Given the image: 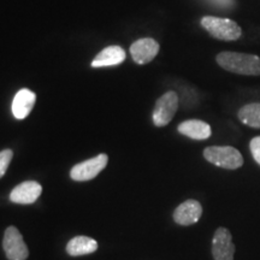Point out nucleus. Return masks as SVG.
I'll use <instances>...</instances> for the list:
<instances>
[{
  "mask_svg": "<svg viewBox=\"0 0 260 260\" xmlns=\"http://www.w3.org/2000/svg\"><path fill=\"white\" fill-rule=\"evenodd\" d=\"M216 59L220 68L230 73L245 75V76L260 75V58L254 54L222 52L216 57Z\"/></svg>",
  "mask_w": 260,
  "mask_h": 260,
  "instance_id": "nucleus-1",
  "label": "nucleus"
},
{
  "mask_svg": "<svg viewBox=\"0 0 260 260\" xmlns=\"http://www.w3.org/2000/svg\"><path fill=\"white\" fill-rule=\"evenodd\" d=\"M201 27L207 30L214 39L223 41H235L242 35V30L236 22L229 18L205 16L201 18Z\"/></svg>",
  "mask_w": 260,
  "mask_h": 260,
  "instance_id": "nucleus-2",
  "label": "nucleus"
},
{
  "mask_svg": "<svg viewBox=\"0 0 260 260\" xmlns=\"http://www.w3.org/2000/svg\"><path fill=\"white\" fill-rule=\"evenodd\" d=\"M204 157L216 167L236 170L243 165L242 154L232 146H211L204 149Z\"/></svg>",
  "mask_w": 260,
  "mask_h": 260,
  "instance_id": "nucleus-3",
  "label": "nucleus"
},
{
  "mask_svg": "<svg viewBox=\"0 0 260 260\" xmlns=\"http://www.w3.org/2000/svg\"><path fill=\"white\" fill-rule=\"evenodd\" d=\"M178 95L176 92H167L155 103L152 119L155 126H165L172 121L178 109Z\"/></svg>",
  "mask_w": 260,
  "mask_h": 260,
  "instance_id": "nucleus-4",
  "label": "nucleus"
},
{
  "mask_svg": "<svg viewBox=\"0 0 260 260\" xmlns=\"http://www.w3.org/2000/svg\"><path fill=\"white\" fill-rule=\"evenodd\" d=\"M3 248L9 260H25L29 256L28 247L16 226H9L4 233Z\"/></svg>",
  "mask_w": 260,
  "mask_h": 260,
  "instance_id": "nucleus-5",
  "label": "nucleus"
},
{
  "mask_svg": "<svg viewBox=\"0 0 260 260\" xmlns=\"http://www.w3.org/2000/svg\"><path fill=\"white\" fill-rule=\"evenodd\" d=\"M107 161H109V157L106 154H98L96 157L75 165L70 171V177L76 182L93 180L106 168Z\"/></svg>",
  "mask_w": 260,
  "mask_h": 260,
  "instance_id": "nucleus-6",
  "label": "nucleus"
},
{
  "mask_svg": "<svg viewBox=\"0 0 260 260\" xmlns=\"http://www.w3.org/2000/svg\"><path fill=\"white\" fill-rule=\"evenodd\" d=\"M235 245L226 228H218L212 239V255L214 260H234Z\"/></svg>",
  "mask_w": 260,
  "mask_h": 260,
  "instance_id": "nucleus-7",
  "label": "nucleus"
},
{
  "mask_svg": "<svg viewBox=\"0 0 260 260\" xmlns=\"http://www.w3.org/2000/svg\"><path fill=\"white\" fill-rule=\"evenodd\" d=\"M159 52V44L152 38H144L136 40L130 46V53L135 63L147 64L155 58Z\"/></svg>",
  "mask_w": 260,
  "mask_h": 260,
  "instance_id": "nucleus-8",
  "label": "nucleus"
},
{
  "mask_svg": "<svg viewBox=\"0 0 260 260\" xmlns=\"http://www.w3.org/2000/svg\"><path fill=\"white\" fill-rule=\"evenodd\" d=\"M42 193L40 183L35 181H25L16 186L10 193V200L15 204L30 205L39 199Z\"/></svg>",
  "mask_w": 260,
  "mask_h": 260,
  "instance_id": "nucleus-9",
  "label": "nucleus"
},
{
  "mask_svg": "<svg viewBox=\"0 0 260 260\" xmlns=\"http://www.w3.org/2000/svg\"><path fill=\"white\" fill-rule=\"evenodd\" d=\"M203 216V207L201 204L197 200H187L182 203L176 210L174 211V220L180 225H191L199 222Z\"/></svg>",
  "mask_w": 260,
  "mask_h": 260,
  "instance_id": "nucleus-10",
  "label": "nucleus"
},
{
  "mask_svg": "<svg viewBox=\"0 0 260 260\" xmlns=\"http://www.w3.org/2000/svg\"><path fill=\"white\" fill-rule=\"evenodd\" d=\"M35 102H37V95L34 92L27 88L18 90L14 98V102H12V113H14L15 118H27L35 105Z\"/></svg>",
  "mask_w": 260,
  "mask_h": 260,
  "instance_id": "nucleus-11",
  "label": "nucleus"
},
{
  "mask_svg": "<svg viewBox=\"0 0 260 260\" xmlns=\"http://www.w3.org/2000/svg\"><path fill=\"white\" fill-rule=\"evenodd\" d=\"M177 130L180 134L193 140H206L212 134L210 124L199 119H189V121L182 122Z\"/></svg>",
  "mask_w": 260,
  "mask_h": 260,
  "instance_id": "nucleus-12",
  "label": "nucleus"
},
{
  "mask_svg": "<svg viewBox=\"0 0 260 260\" xmlns=\"http://www.w3.org/2000/svg\"><path fill=\"white\" fill-rule=\"evenodd\" d=\"M125 59V52L119 46H109L100 52L92 61L93 68L113 67L121 64Z\"/></svg>",
  "mask_w": 260,
  "mask_h": 260,
  "instance_id": "nucleus-13",
  "label": "nucleus"
},
{
  "mask_svg": "<svg viewBox=\"0 0 260 260\" xmlns=\"http://www.w3.org/2000/svg\"><path fill=\"white\" fill-rule=\"evenodd\" d=\"M98 249V242L88 236H76L67 245V253L71 256H80L94 253Z\"/></svg>",
  "mask_w": 260,
  "mask_h": 260,
  "instance_id": "nucleus-14",
  "label": "nucleus"
},
{
  "mask_svg": "<svg viewBox=\"0 0 260 260\" xmlns=\"http://www.w3.org/2000/svg\"><path fill=\"white\" fill-rule=\"evenodd\" d=\"M237 117L245 125L260 128V103L247 104L237 112Z\"/></svg>",
  "mask_w": 260,
  "mask_h": 260,
  "instance_id": "nucleus-15",
  "label": "nucleus"
},
{
  "mask_svg": "<svg viewBox=\"0 0 260 260\" xmlns=\"http://www.w3.org/2000/svg\"><path fill=\"white\" fill-rule=\"evenodd\" d=\"M12 157H14V152L11 149H4V151L0 152V178L6 174Z\"/></svg>",
  "mask_w": 260,
  "mask_h": 260,
  "instance_id": "nucleus-16",
  "label": "nucleus"
},
{
  "mask_svg": "<svg viewBox=\"0 0 260 260\" xmlns=\"http://www.w3.org/2000/svg\"><path fill=\"white\" fill-rule=\"evenodd\" d=\"M249 149H251L253 158L260 165V136L253 138L249 142Z\"/></svg>",
  "mask_w": 260,
  "mask_h": 260,
  "instance_id": "nucleus-17",
  "label": "nucleus"
},
{
  "mask_svg": "<svg viewBox=\"0 0 260 260\" xmlns=\"http://www.w3.org/2000/svg\"><path fill=\"white\" fill-rule=\"evenodd\" d=\"M214 5L223 6V8H230L234 5V0H210Z\"/></svg>",
  "mask_w": 260,
  "mask_h": 260,
  "instance_id": "nucleus-18",
  "label": "nucleus"
}]
</instances>
